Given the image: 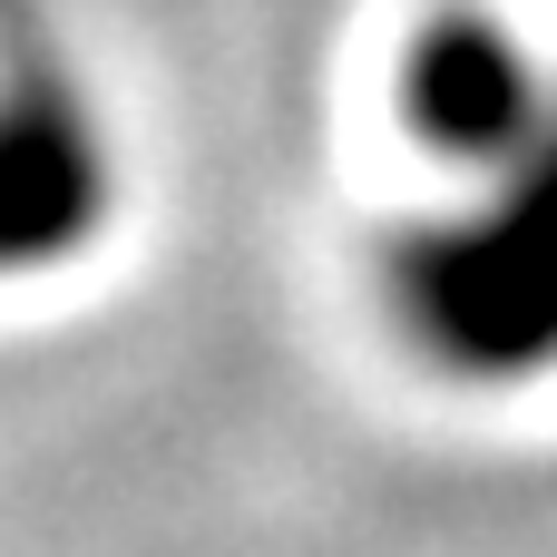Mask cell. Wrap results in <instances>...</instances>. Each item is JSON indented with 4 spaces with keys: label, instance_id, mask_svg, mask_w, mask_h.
<instances>
[{
    "label": "cell",
    "instance_id": "cell-2",
    "mask_svg": "<svg viewBox=\"0 0 557 557\" xmlns=\"http://www.w3.org/2000/svg\"><path fill=\"white\" fill-rule=\"evenodd\" d=\"M117 215V137L69 59L0 49V284L78 264Z\"/></svg>",
    "mask_w": 557,
    "mask_h": 557
},
{
    "label": "cell",
    "instance_id": "cell-1",
    "mask_svg": "<svg viewBox=\"0 0 557 557\" xmlns=\"http://www.w3.org/2000/svg\"><path fill=\"white\" fill-rule=\"evenodd\" d=\"M401 343L470 392H519L557 372V98L519 166L421 215L382 255Z\"/></svg>",
    "mask_w": 557,
    "mask_h": 557
},
{
    "label": "cell",
    "instance_id": "cell-3",
    "mask_svg": "<svg viewBox=\"0 0 557 557\" xmlns=\"http://www.w3.org/2000/svg\"><path fill=\"white\" fill-rule=\"evenodd\" d=\"M392 98H401V127L431 166L490 186L499 166H519V147L539 137L557 98V49H539L509 10H431L392 69Z\"/></svg>",
    "mask_w": 557,
    "mask_h": 557
}]
</instances>
